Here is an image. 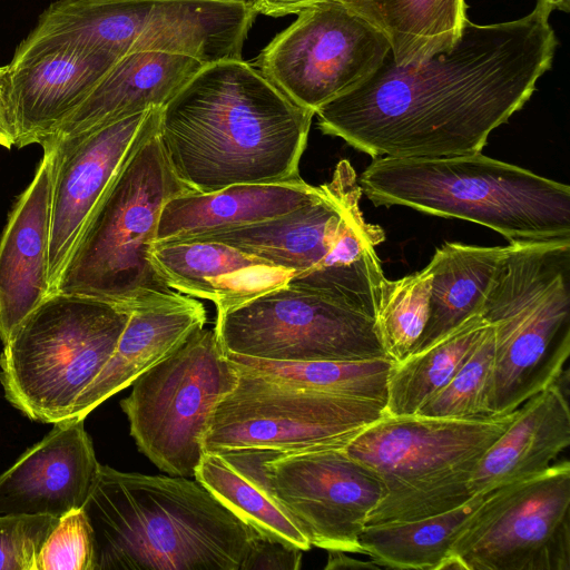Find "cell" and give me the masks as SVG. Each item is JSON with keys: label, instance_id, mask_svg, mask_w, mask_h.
<instances>
[{"label": "cell", "instance_id": "obj_1", "mask_svg": "<svg viewBox=\"0 0 570 570\" xmlns=\"http://www.w3.org/2000/svg\"><path fill=\"white\" fill-rule=\"evenodd\" d=\"M552 11L538 0L511 21L468 19L450 50L416 63L397 66L390 51L361 85L315 111L320 129L373 158L482 151L551 68L558 45Z\"/></svg>", "mask_w": 570, "mask_h": 570}, {"label": "cell", "instance_id": "obj_2", "mask_svg": "<svg viewBox=\"0 0 570 570\" xmlns=\"http://www.w3.org/2000/svg\"><path fill=\"white\" fill-rule=\"evenodd\" d=\"M315 114L242 59L205 65L159 109L158 138L190 191L291 180Z\"/></svg>", "mask_w": 570, "mask_h": 570}, {"label": "cell", "instance_id": "obj_3", "mask_svg": "<svg viewBox=\"0 0 570 570\" xmlns=\"http://www.w3.org/2000/svg\"><path fill=\"white\" fill-rule=\"evenodd\" d=\"M83 511L94 570H240L255 529L198 480L101 465Z\"/></svg>", "mask_w": 570, "mask_h": 570}, {"label": "cell", "instance_id": "obj_4", "mask_svg": "<svg viewBox=\"0 0 570 570\" xmlns=\"http://www.w3.org/2000/svg\"><path fill=\"white\" fill-rule=\"evenodd\" d=\"M375 206L473 222L510 244L570 239V187L480 153L379 157L358 177Z\"/></svg>", "mask_w": 570, "mask_h": 570}, {"label": "cell", "instance_id": "obj_5", "mask_svg": "<svg viewBox=\"0 0 570 570\" xmlns=\"http://www.w3.org/2000/svg\"><path fill=\"white\" fill-rule=\"evenodd\" d=\"M157 130L128 155L111 179L51 293L90 297L128 312L189 297L166 283L150 257L164 205L190 191L170 168Z\"/></svg>", "mask_w": 570, "mask_h": 570}, {"label": "cell", "instance_id": "obj_6", "mask_svg": "<svg viewBox=\"0 0 570 570\" xmlns=\"http://www.w3.org/2000/svg\"><path fill=\"white\" fill-rule=\"evenodd\" d=\"M481 315L494 330L492 415L557 382L570 355V239L513 243Z\"/></svg>", "mask_w": 570, "mask_h": 570}, {"label": "cell", "instance_id": "obj_7", "mask_svg": "<svg viewBox=\"0 0 570 570\" xmlns=\"http://www.w3.org/2000/svg\"><path fill=\"white\" fill-rule=\"evenodd\" d=\"M517 410L473 419L384 413L361 431L344 450L383 487L365 525L419 520L468 502L479 462Z\"/></svg>", "mask_w": 570, "mask_h": 570}, {"label": "cell", "instance_id": "obj_8", "mask_svg": "<svg viewBox=\"0 0 570 570\" xmlns=\"http://www.w3.org/2000/svg\"><path fill=\"white\" fill-rule=\"evenodd\" d=\"M130 312L50 293L11 332L0 356L7 401L31 421L57 423L112 355Z\"/></svg>", "mask_w": 570, "mask_h": 570}, {"label": "cell", "instance_id": "obj_9", "mask_svg": "<svg viewBox=\"0 0 570 570\" xmlns=\"http://www.w3.org/2000/svg\"><path fill=\"white\" fill-rule=\"evenodd\" d=\"M256 11L250 0H57L32 32L120 59L135 51L242 59Z\"/></svg>", "mask_w": 570, "mask_h": 570}, {"label": "cell", "instance_id": "obj_10", "mask_svg": "<svg viewBox=\"0 0 570 570\" xmlns=\"http://www.w3.org/2000/svg\"><path fill=\"white\" fill-rule=\"evenodd\" d=\"M238 379L215 330L194 331L120 402L139 451L167 474L194 476L214 411Z\"/></svg>", "mask_w": 570, "mask_h": 570}, {"label": "cell", "instance_id": "obj_11", "mask_svg": "<svg viewBox=\"0 0 570 570\" xmlns=\"http://www.w3.org/2000/svg\"><path fill=\"white\" fill-rule=\"evenodd\" d=\"M237 370V385L215 409L204 436L205 453L344 449L385 413V403L376 400L302 389Z\"/></svg>", "mask_w": 570, "mask_h": 570}, {"label": "cell", "instance_id": "obj_12", "mask_svg": "<svg viewBox=\"0 0 570 570\" xmlns=\"http://www.w3.org/2000/svg\"><path fill=\"white\" fill-rule=\"evenodd\" d=\"M214 330L223 351L239 356L282 362L390 358L374 317L288 285L217 312Z\"/></svg>", "mask_w": 570, "mask_h": 570}, {"label": "cell", "instance_id": "obj_13", "mask_svg": "<svg viewBox=\"0 0 570 570\" xmlns=\"http://www.w3.org/2000/svg\"><path fill=\"white\" fill-rule=\"evenodd\" d=\"M570 570V463L488 492L444 570Z\"/></svg>", "mask_w": 570, "mask_h": 570}, {"label": "cell", "instance_id": "obj_14", "mask_svg": "<svg viewBox=\"0 0 570 570\" xmlns=\"http://www.w3.org/2000/svg\"><path fill=\"white\" fill-rule=\"evenodd\" d=\"M259 53L256 69L301 107L315 111L367 79L391 51L387 39L336 0H321Z\"/></svg>", "mask_w": 570, "mask_h": 570}, {"label": "cell", "instance_id": "obj_15", "mask_svg": "<svg viewBox=\"0 0 570 570\" xmlns=\"http://www.w3.org/2000/svg\"><path fill=\"white\" fill-rule=\"evenodd\" d=\"M275 501L308 539L326 551L360 553V533L379 503V476L344 449L281 452L265 463Z\"/></svg>", "mask_w": 570, "mask_h": 570}, {"label": "cell", "instance_id": "obj_16", "mask_svg": "<svg viewBox=\"0 0 570 570\" xmlns=\"http://www.w3.org/2000/svg\"><path fill=\"white\" fill-rule=\"evenodd\" d=\"M159 109L154 107L95 130L42 145L52 151L49 294L111 179L128 155L157 130Z\"/></svg>", "mask_w": 570, "mask_h": 570}, {"label": "cell", "instance_id": "obj_17", "mask_svg": "<svg viewBox=\"0 0 570 570\" xmlns=\"http://www.w3.org/2000/svg\"><path fill=\"white\" fill-rule=\"evenodd\" d=\"M118 60L31 31L7 65L6 102L14 146L49 140Z\"/></svg>", "mask_w": 570, "mask_h": 570}, {"label": "cell", "instance_id": "obj_18", "mask_svg": "<svg viewBox=\"0 0 570 570\" xmlns=\"http://www.w3.org/2000/svg\"><path fill=\"white\" fill-rule=\"evenodd\" d=\"M357 179L351 163H337L322 195L274 219L185 242H218L293 272L288 286L311 291L338 237L346 195Z\"/></svg>", "mask_w": 570, "mask_h": 570}, {"label": "cell", "instance_id": "obj_19", "mask_svg": "<svg viewBox=\"0 0 570 570\" xmlns=\"http://www.w3.org/2000/svg\"><path fill=\"white\" fill-rule=\"evenodd\" d=\"M85 420H63L0 474V515H51L82 509L101 464Z\"/></svg>", "mask_w": 570, "mask_h": 570}, {"label": "cell", "instance_id": "obj_20", "mask_svg": "<svg viewBox=\"0 0 570 570\" xmlns=\"http://www.w3.org/2000/svg\"><path fill=\"white\" fill-rule=\"evenodd\" d=\"M52 151L43 148L38 169L16 202L0 236V340L49 294Z\"/></svg>", "mask_w": 570, "mask_h": 570}, {"label": "cell", "instance_id": "obj_21", "mask_svg": "<svg viewBox=\"0 0 570 570\" xmlns=\"http://www.w3.org/2000/svg\"><path fill=\"white\" fill-rule=\"evenodd\" d=\"M151 261L166 283L224 312L287 285L293 272L218 242L155 244Z\"/></svg>", "mask_w": 570, "mask_h": 570}, {"label": "cell", "instance_id": "obj_22", "mask_svg": "<svg viewBox=\"0 0 570 570\" xmlns=\"http://www.w3.org/2000/svg\"><path fill=\"white\" fill-rule=\"evenodd\" d=\"M301 177L274 183L238 184L212 193L186 191L164 205L156 242L175 243L256 224L291 213L318 198Z\"/></svg>", "mask_w": 570, "mask_h": 570}, {"label": "cell", "instance_id": "obj_23", "mask_svg": "<svg viewBox=\"0 0 570 570\" xmlns=\"http://www.w3.org/2000/svg\"><path fill=\"white\" fill-rule=\"evenodd\" d=\"M204 66L180 53H127L46 142L75 137L154 107L161 108Z\"/></svg>", "mask_w": 570, "mask_h": 570}, {"label": "cell", "instance_id": "obj_24", "mask_svg": "<svg viewBox=\"0 0 570 570\" xmlns=\"http://www.w3.org/2000/svg\"><path fill=\"white\" fill-rule=\"evenodd\" d=\"M569 444V404L554 382L517 410L511 424L479 462L470 491L485 494L540 474Z\"/></svg>", "mask_w": 570, "mask_h": 570}, {"label": "cell", "instance_id": "obj_25", "mask_svg": "<svg viewBox=\"0 0 570 570\" xmlns=\"http://www.w3.org/2000/svg\"><path fill=\"white\" fill-rule=\"evenodd\" d=\"M206 320L204 305L191 297L130 312L112 355L79 395L68 419L85 420L98 405L170 355L194 331L204 327Z\"/></svg>", "mask_w": 570, "mask_h": 570}, {"label": "cell", "instance_id": "obj_26", "mask_svg": "<svg viewBox=\"0 0 570 570\" xmlns=\"http://www.w3.org/2000/svg\"><path fill=\"white\" fill-rule=\"evenodd\" d=\"M278 453L268 449L205 453L194 478L245 523L307 551L312 548L308 539L266 485L265 463Z\"/></svg>", "mask_w": 570, "mask_h": 570}, {"label": "cell", "instance_id": "obj_27", "mask_svg": "<svg viewBox=\"0 0 570 570\" xmlns=\"http://www.w3.org/2000/svg\"><path fill=\"white\" fill-rule=\"evenodd\" d=\"M507 246L448 242L430 261L432 287L429 318L414 352L434 343L470 317L481 314ZM411 353V354H412Z\"/></svg>", "mask_w": 570, "mask_h": 570}, {"label": "cell", "instance_id": "obj_28", "mask_svg": "<svg viewBox=\"0 0 570 570\" xmlns=\"http://www.w3.org/2000/svg\"><path fill=\"white\" fill-rule=\"evenodd\" d=\"M377 29L397 66L450 50L468 21L465 0H336Z\"/></svg>", "mask_w": 570, "mask_h": 570}, {"label": "cell", "instance_id": "obj_29", "mask_svg": "<svg viewBox=\"0 0 570 570\" xmlns=\"http://www.w3.org/2000/svg\"><path fill=\"white\" fill-rule=\"evenodd\" d=\"M485 494L423 519L365 525L358 538L362 554L380 568L444 570L453 541Z\"/></svg>", "mask_w": 570, "mask_h": 570}, {"label": "cell", "instance_id": "obj_30", "mask_svg": "<svg viewBox=\"0 0 570 570\" xmlns=\"http://www.w3.org/2000/svg\"><path fill=\"white\" fill-rule=\"evenodd\" d=\"M489 323L481 314L404 360L387 377L385 414L413 415L436 394L465 361Z\"/></svg>", "mask_w": 570, "mask_h": 570}, {"label": "cell", "instance_id": "obj_31", "mask_svg": "<svg viewBox=\"0 0 570 570\" xmlns=\"http://www.w3.org/2000/svg\"><path fill=\"white\" fill-rule=\"evenodd\" d=\"M226 354V353H225ZM245 372L317 392L386 403L391 358L282 362L226 354Z\"/></svg>", "mask_w": 570, "mask_h": 570}, {"label": "cell", "instance_id": "obj_32", "mask_svg": "<svg viewBox=\"0 0 570 570\" xmlns=\"http://www.w3.org/2000/svg\"><path fill=\"white\" fill-rule=\"evenodd\" d=\"M431 287L430 264L387 282L376 323L383 348L394 362L409 356L423 335L430 313Z\"/></svg>", "mask_w": 570, "mask_h": 570}, {"label": "cell", "instance_id": "obj_33", "mask_svg": "<svg viewBox=\"0 0 570 570\" xmlns=\"http://www.w3.org/2000/svg\"><path fill=\"white\" fill-rule=\"evenodd\" d=\"M494 348V330L488 324L451 380L416 414L452 419L491 416Z\"/></svg>", "mask_w": 570, "mask_h": 570}, {"label": "cell", "instance_id": "obj_34", "mask_svg": "<svg viewBox=\"0 0 570 570\" xmlns=\"http://www.w3.org/2000/svg\"><path fill=\"white\" fill-rule=\"evenodd\" d=\"M94 533L83 509L63 514L37 556L33 570H94Z\"/></svg>", "mask_w": 570, "mask_h": 570}, {"label": "cell", "instance_id": "obj_35", "mask_svg": "<svg viewBox=\"0 0 570 570\" xmlns=\"http://www.w3.org/2000/svg\"><path fill=\"white\" fill-rule=\"evenodd\" d=\"M59 519L0 515V570H33L40 548Z\"/></svg>", "mask_w": 570, "mask_h": 570}, {"label": "cell", "instance_id": "obj_36", "mask_svg": "<svg viewBox=\"0 0 570 570\" xmlns=\"http://www.w3.org/2000/svg\"><path fill=\"white\" fill-rule=\"evenodd\" d=\"M303 550L255 529L240 570H297Z\"/></svg>", "mask_w": 570, "mask_h": 570}, {"label": "cell", "instance_id": "obj_37", "mask_svg": "<svg viewBox=\"0 0 570 570\" xmlns=\"http://www.w3.org/2000/svg\"><path fill=\"white\" fill-rule=\"evenodd\" d=\"M257 13L279 17L298 13L301 10L321 0H250Z\"/></svg>", "mask_w": 570, "mask_h": 570}, {"label": "cell", "instance_id": "obj_38", "mask_svg": "<svg viewBox=\"0 0 570 570\" xmlns=\"http://www.w3.org/2000/svg\"><path fill=\"white\" fill-rule=\"evenodd\" d=\"M6 72L7 66L0 67V146L10 149L14 139L6 102Z\"/></svg>", "mask_w": 570, "mask_h": 570}, {"label": "cell", "instance_id": "obj_39", "mask_svg": "<svg viewBox=\"0 0 570 570\" xmlns=\"http://www.w3.org/2000/svg\"><path fill=\"white\" fill-rule=\"evenodd\" d=\"M328 559L325 569H341V568H380L372 561L363 562L355 560L343 551H327Z\"/></svg>", "mask_w": 570, "mask_h": 570}]
</instances>
